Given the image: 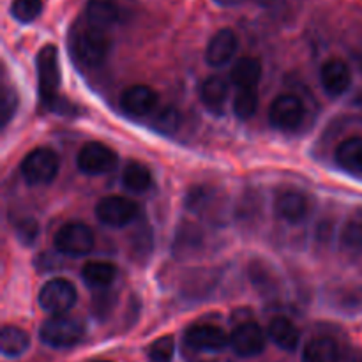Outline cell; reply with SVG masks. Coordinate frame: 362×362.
<instances>
[{"instance_id":"1","label":"cell","mask_w":362,"mask_h":362,"mask_svg":"<svg viewBox=\"0 0 362 362\" xmlns=\"http://www.w3.org/2000/svg\"><path fill=\"white\" fill-rule=\"evenodd\" d=\"M110 48L112 42L106 30H99L88 23L76 28L71 35V52L76 62L83 67L101 66L108 57Z\"/></svg>"},{"instance_id":"2","label":"cell","mask_w":362,"mask_h":362,"mask_svg":"<svg viewBox=\"0 0 362 362\" xmlns=\"http://www.w3.org/2000/svg\"><path fill=\"white\" fill-rule=\"evenodd\" d=\"M37 83H39V99L45 108H57L60 87V66H59V49L53 45H46L39 49L37 59Z\"/></svg>"},{"instance_id":"3","label":"cell","mask_w":362,"mask_h":362,"mask_svg":"<svg viewBox=\"0 0 362 362\" xmlns=\"http://www.w3.org/2000/svg\"><path fill=\"white\" fill-rule=\"evenodd\" d=\"M83 325L69 317H52L39 329V338L49 349H71L81 343Z\"/></svg>"},{"instance_id":"4","label":"cell","mask_w":362,"mask_h":362,"mask_svg":"<svg viewBox=\"0 0 362 362\" xmlns=\"http://www.w3.org/2000/svg\"><path fill=\"white\" fill-rule=\"evenodd\" d=\"M21 175L30 186H46L59 175V156L48 147H39L28 152L21 163Z\"/></svg>"},{"instance_id":"5","label":"cell","mask_w":362,"mask_h":362,"mask_svg":"<svg viewBox=\"0 0 362 362\" xmlns=\"http://www.w3.org/2000/svg\"><path fill=\"white\" fill-rule=\"evenodd\" d=\"M94 232L87 225L78 221L60 226L59 232L55 233V239H53V246L60 255L74 258L90 253L94 250Z\"/></svg>"},{"instance_id":"6","label":"cell","mask_w":362,"mask_h":362,"mask_svg":"<svg viewBox=\"0 0 362 362\" xmlns=\"http://www.w3.org/2000/svg\"><path fill=\"white\" fill-rule=\"evenodd\" d=\"M76 288L67 279H52L39 290V306L53 317H62L76 304Z\"/></svg>"},{"instance_id":"7","label":"cell","mask_w":362,"mask_h":362,"mask_svg":"<svg viewBox=\"0 0 362 362\" xmlns=\"http://www.w3.org/2000/svg\"><path fill=\"white\" fill-rule=\"evenodd\" d=\"M140 214L136 202L126 197H105L95 205V216L110 228H122L133 223Z\"/></svg>"},{"instance_id":"8","label":"cell","mask_w":362,"mask_h":362,"mask_svg":"<svg viewBox=\"0 0 362 362\" xmlns=\"http://www.w3.org/2000/svg\"><path fill=\"white\" fill-rule=\"evenodd\" d=\"M304 120V105L297 95L283 94L272 101L271 110H269V122L274 129L296 131Z\"/></svg>"},{"instance_id":"9","label":"cell","mask_w":362,"mask_h":362,"mask_svg":"<svg viewBox=\"0 0 362 362\" xmlns=\"http://www.w3.org/2000/svg\"><path fill=\"white\" fill-rule=\"evenodd\" d=\"M76 163L78 168L87 175H103L115 168L117 154L108 145L99 144V141H88L81 147Z\"/></svg>"},{"instance_id":"10","label":"cell","mask_w":362,"mask_h":362,"mask_svg":"<svg viewBox=\"0 0 362 362\" xmlns=\"http://www.w3.org/2000/svg\"><path fill=\"white\" fill-rule=\"evenodd\" d=\"M184 343L187 349L197 352H219L230 345V336H226V332L218 325L197 324L186 329Z\"/></svg>"},{"instance_id":"11","label":"cell","mask_w":362,"mask_h":362,"mask_svg":"<svg viewBox=\"0 0 362 362\" xmlns=\"http://www.w3.org/2000/svg\"><path fill=\"white\" fill-rule=\"evenodd\" d=\"M265 332L257 322H244L230 334V346L239 357L260 356L265 349Z\"/></svg>"},{"instance_id":"12","label":"cell","mask_w":362,"mask_h":362,"mask_svg":"<svg viewBox=\"0 0 362 362\" xmlns=\"http://www.w3.org/2000/svg\"><path fill=\"white\" fill-rule=\"evenodd\" d=\"M158 94L147 85H133L120 95V108L131 117H147L156 112Z\"/></svg>"},{"instance_id":"13","label":"cell","mask_w":362,"mask_h":362,"mask_svg":"<svg viewBox=\"0 0 362 362\" xmlns=\"http://www.w3.org/2000/svg\"><path fill=\"white\" fill-rule=\"evenodd\" d=\"M239 48V39L235 32L230 28H221L216 32L209 41L207 49H205V60L212 67H223L233 59Z\"/></svg>"},{"instance_id":"14","label":"cell","mask_w":362,"mask_h":362,"mask_svg":"<svg viewBox=\"0 0 362 362\" xmlns=\"http://www.w3.org/2000/svg\"><path fill=\"white\" fill-rule=\"evenodd\" d=\"M310 211V202L306 194L297 189H283L274 198V212L279 219L286 223L303 221Z\"/></svg>"},{"instance_id":"15","label":"cell","mask_w":362,"mask_h":362,"mask_svg":"<svg viewBox=\"0 0 362 362\" xmlns=\"http://www.w3.org/2000/svg\"><path fill=\"white\" fill-rule=\"evenodd\" d=\"M320 81L324 90L331 98H339L345 94L352 83V74H350L349 66L339 59H331L322 66Z\"/></svg>"},{"instance_id":"16","label":"cell","mask_w":362,"mask_h":362,"mask_svg":"<svg viewBox=\"0 0 362 362\" xmlns=\"http://www.w3.org/2000/svg\"><path fill=\"white\" fill-rule=\"evenodd\" d=\"M267 336L278 349L286 350V352H296L300 341V332L285 317L272 318L267 327Z\"/></svg>"},{"instance_id":"17","label":"cell","mask_w":362,"mask_h":362,"mask_svg":"<svg viewBox=\"0 0 362 362\" xmlns=\"http://www.w3.org/2000/svg\"><path fill=\"white\" fill-rule=\"evenodd\" d=\"M228 81L221 76H209L200 85V99L211 112H221L228 99Z\"/></svg>"},{"instance_id":"18","label":"cell","mask_w":362,"mask_h":362,"mask_svg":"<svg viewBox=\"0 0 362 362\" xmlns=\"http://www.w3.org/2000/svg\"><path fill=\"white\" fill-rule=\"evenodd\" d=\"M262 78V64L255 57H243L237 60L235 66L232 67L230 80L239 90L243 88H257L258 81Z\"/></svg>"},{"instance_id":"19","label":"cell","mask_w":362,"mask_h":362,"mask_svg":"<svg viewBox=\"0 0 362 362\" xmlns=\"http://www.w3.org/2000/svg\"><path fill=\"white\" fill-rule=\"evenodd\" d=\"M334 158H336V163H338L345 172L361 175L362 173V138L352 136V138H346L345 141H341V144L336 147Z\"/></svg>"},{"instance_id":"20","label":"cell","mask_w":362,"mask_h":362,"mask_svg":"<svg viewBox=\"0 0 362 362\" xmlns=\"http://www.w3.org/2000/svg\"><path fill=\"white\" fill-rule=\"evenodd\" d=\"M85 16L88 25L99 30H108L119 20V7L113 0H90Z\"/></svg>"},{"instance_id":"21","label":"cell","mask_w":362,"mask_h":362,"mask_svg":"<svg viewBox=\"0 0 362 362\" xmlns=\"http://www.w3.org/2000/svg\"><path fill=\"white\" fill-rule=\"evenodd\" d=\"M81 278L90 288L105 290L115 281L117 267L110 262H88L81 269Z\"/></svg>"},{"instance_id":"22","label":"cell","mask_w":362,"mask_h":362,"mask_svg":"<svg viewBox=\"0 0 362 362\" xmlns=\"http://www.w3.org/2000/svg\"><path fill=\"white\" fill-rule=\"evenodd\" d=\"M30 346V338L27 332L14 325H4L2 332H0V350H2L4 357H14L23 356Z\"/></svg>"},{"instance_id":"23","label":"cell","mask_w":362,"mask_h":362,"mask_svg":"<svg viewBox=\"0 0 362 362\" xmlns=\"http://www.w3.org/2000/svg\"><path fill=\"white\" fill-rule=\"evenodd\" d=\"M303 359L304 362H338V345L331 338H315L304 346Z\"/></svg>"},{"instance_id":"24","label":"cell","mask_w":362,"mask_h":362,"mask_svg":"<svg viewBox=\"0 0 362 362\" xmlns=\"http://www.w3.org/2000/svg\"><path fill=\"white\" fill-rule=\"evenodd\" d=\"M122 184L131 193H144L152 186V173L145 165L129 161L122 172Z\"/></svg>"},{"instance_id":"25","label":"cell","mask_w":362,"mask_h":362,"mask_svg":"<svg viewBox=\"0 0 362 362\" xmlns=\"http://www.w3.org/2000/svg\"><path fill=\"white\" fill-rule=\"evenodd\" d=\"M343 247L350 251L362 250V207H357L356 211L350 212L343 225L341 233H339Z\"/></svg>"},{"instance_id":"26","label":"cell","mask_w":362,"mask_h":362,"mask_svg":"<svg viewBox=\"0 0 362 362\" xmlns=\"http://www.w3.org/2000/svg\"><path fill=\"white\" fill-rule=\"evenodd\" d=\"M182 122V117H180L179 110L173 108V106H165V108H159L152 113V127H154L158 133L170 134L177 133Z\"/></svg>"},{"instance_id":"27","label":"cell","mask_w":362,"mask_h":362,"mask_svg":"<svg viewBox=\"0 0 362 362\" xmlns=\"http://www.w3.org/2000/svg\"><path fill=\"white\" fill-rule=\"evenodd\" d=\"M258 110V92L257 88H243L233 98V112L239 119L247 120Z\"/></svg>"},{"instance_id":"28","label":"cell","mask_w":362,"mask_h":362,"mask_svg":"<svg viewBox=\"0 0 362 362\" xmlns=\"http://www.w3.org/2000/svg\"><path fill=\"white\" fill-rule=\"evenodd\" d=\"M214 191L211 187L205 186H197L187 193L186 197V207L189 209L191 212H197V214H204L207 212V209L211 205H214Z\"/></svg>"},{"instance_id":"29","label":"cell","mask_w":362,"mask_h":362,"mask_svg":"<svg viewBox=\"0 0 362 362\" xmlns=\"http://www.w3.org/2000/svg\"><path fill=\"white\" fill-rule=\"evenodd\" d=\"M42 0H14L11 6V14L20 23H30L41 14Z\"/></svg>"},{"instance_id":"30","label":"cell","mask_w":362,"mask_h":362,"mask_svg":"<svg viewBox=\"0 0 362 362\" xmlns=\"http://www.w3.org/2000/svg\"><path fill=\"white\" fill-rule=\"evenodd\" d=\"M173 354H175V341L172 336H161L148 349V359L151 362H172Z\"/></svg>"},{"instance_id":"31","label":"cell","mask_w":362,"mask_h":362,"mask_svg":"<svg viewBox=\"0 0 362 362\" xmlns=\"http://www.w3.org/2000/svg\"><path fill=\"white\" fill-rule=\"evenodd\" d=\"M14 233L23 246H32L39 235V225L35 219L23 218L14 225Z\"/></svg>"},{"instance_id":"32","label":"cell","mask_w":362,"mask_h":362,"mask_svg":"<svg viewBox=\"0 0 362 362\" xmlns=\"http://www.w3.org/2000/svg\"><path fill=\"white\" fill-rule=\"evenodd\" d=\"M16 103H18V98L16 94H14L13 88L9 87H4L2 90V99H0V115H2V126H7L9 124V120L13 119L14 112H16Z\"/></svg>"},{"instance_id":"33","label":"cell","mask_w":362,"mask_h":362,"mask_svg":"<svg viewBox=\"0 0 362 362\" xmlns=\"http://www.w3.org/2000/svg\"><path fill=\"white\" fill-rule=\"evenodd\" d=\"M214 2L221 7H233V6H239V4H243L244 0H214Z\"/></svg>"},{"instance_id":"34","label":"cell","mask_w":362,"mask_h":362,"mask_svg":"<svg viewBox=\"0 0 362 362\" xmlns=\"http://www.w3.org/2000/svg\"><path fill=\"white\" fill-rule=\"evenodd\" d=\"M255 2H257V4H260L262 7H271L272 4L276 2V0H255Z\"/></svg>"},{"instance_id":"35","label":"cell","mask_w":362,"mask_h":362,"mask_svg":"<svg viewBox=\"0 0 362 362\" xmlns=\"http://www.w3.org/2000/svg\"><path fill=\"white\" fill-rule=\"evenodd\" d=\"M88 362H113V361H106V359H94V361H88Z\"/></svg>"}]
</instances>
